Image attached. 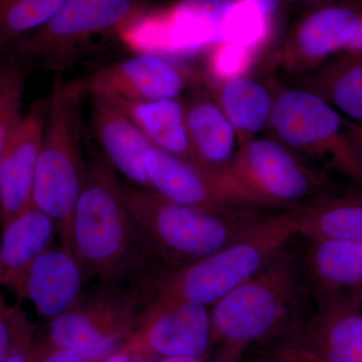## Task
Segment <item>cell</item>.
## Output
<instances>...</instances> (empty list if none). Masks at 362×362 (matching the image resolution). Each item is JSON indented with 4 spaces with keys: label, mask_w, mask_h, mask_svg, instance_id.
Wrapping results in <instances>:
<instances>
[{
    "label": "cell",
    "mask_w": 362,
    "mask_h": 362,
    "mask_svg": "<svg viewBox=\"0 0 362 362\" xmlns=\"http://www.w3.org/2000/svg\"><path fill=\"white\" fill-rule=\"evenodd\" d=\"M116 171L103 159L87 164L71 221V252L87 278L140 295L160 270L128 211Z\"/></svg>",
    "instance_id": "1"
},
{
    "label": "cell",
    "mask_w": 362,
    "mask_h": 362,
    "mask_svg": "<svg viewBox=\"0 0 362 362\" xmlns=\"http://www.w3.org/2000/svg\"><path fill=\"white\" fill-rule=\"evenodd\" d=\"M299 235L293 211L263 216L239 239L188 265L162 270L149 281L145 305L216 303L256 275Z\"/></svg>",
    "instance_id": "2"
},
{
    "label": "cell",
    "mask_w": 362,
    "mask_h": 362,
    "mask_svg": "<svg viewBox=\"0 0 362 362\" xmlns=\"http://www.w3.org/2000/svg\"><path fill=\"white\" fill-rule=\"evenodd\" d=\"M123 194L143 238L168 270L223 249L263 218L254 211L258 209L185 206L145 188L124 185Z\"/></svg>",
    "instance_id": "3"
},
{
    "label": "cell",
    "mask_w": 362,
    "mask_h": 362,
    "mask_svg": "<svg viewBox=\"0 0 362 362\" xmlns=\"http://www.w3.org/2000/svg\"><path fill=\"white\" fill-rule=\"evenodd\" d=\"M86 94L83 82L54 85L33 181V206L52 218L61 246L70 252L71 221L87 171L82 151Z\"/></svg>",
    "instance_id": "4"
},
{
    "label": "cell",
    "mask_w": 362,
    "mask_h": 362,
    "mask_svg": "<svg viewBox=\"0 0 362 362\" xmlns=\"http://www.w3.org/2000/svg\"><path fill=\"white\" fill-rule=\"evenodd\" d=\"M299 290L297 262L280 252L213 305V347L218 345L245 354L252 345L282 334L296 309Z\"/></svg>",
    "instance_id": "5"
},
{
    "label": "cell",
    "mask_w": 362,
    "mask_h": 362,
    "mask_svg": "<svg viewBox=\"0 0 362 362\" xmlns=\"http://www.w3.org/2000/svg\"><path fill=\"white\" fill-rule=\"evenodd\" d=\"M270 125L291 151L325 161L362 187V158L349 122L310 90H283L274 99Z\"/></svg>",
    "instance_id": "6"
},
{
    "label": "cell",
    "mask_w": 362,
    "mask_h": 362,
    "mask_svg": "<svg viewBox=\"0 0 362 362\" xmlns=\"http://www.w3.org/2000/svg\"><path fill=\"white\" fill-rule=\"evenodd\" d=\"M136 0H66L58 13L11 47L25 61L44 68H71L96 47V40L118 33L139 13Z\"/></svg>",
    "instance_id": "7"
},
{
    "label": "cell",
    "mask_w": 362,
    "mask_h": 362,
    "mask_svg": "<svg viewBox=\"0 0 362 362\" xmlns=\"http://www.w3.org/2000/svg\"><path fill=\"white\" fill-rule=\"evenodd\" d=\"M142 309L141 299L132 290L100 284L49 321L47 341L90 362H102L123 349Z\"/></svg>",
    "instance_id": "8"
},
{
    "label": "cell",
    "mask_w": 362,
    "mask_h": 362,
    "mask_svg": "<svg viewBox=\"0 0 362 362\" xmlns=\"http://www.w3.org/2000/svg\"><path fill=\"white\" fill-rule=\"evenodd\" d=\"M233 0H182L157 13L139 11L121 30V40L135 52L187 57L221 44Z\"/></svg>",
    "instance_id": "9"
},
{
    "label": "cell",
    "mask_w": 362,
    "mask_h": 362,
    "mask_svg": "<svg viewBox=\"0 0 362 362\" xmlns=\"http://www.w3.org/2000/svg\"><path fill=\"white\" fill-rule=\"evenodd\" d=\"M228 170L263 209L298 206L327 185L323 173L299 160L282 143L262 138L240 145Z\"/></svg>",
    "instance_id": "10"
},
{
    "label": "cell",
    "mask_w": 362,
    "mask_h": 362,
    "mask_svg": "<svg viewBox=\"0 0 362 362\" xmlns=\"http://www.w3.org/2000/svg\"><path fill=\"white\" fill-rule=\"evenodd\" d=\"M213 349L211 310L192 301L147 304L123 351L140 361L206 359Z\"/></svg>",
    "instance_id": "11"
},
{
    "label": "cell",
    "mask_w": 362,
    "mask_h": 362,
    "mask_svg": "<svg viewBox=\"0 0 362 362\" xmlns=\"http://www.w3.org/2000/svg\"><path fill=\"white\" fill-rule=\"evenodd\" d=\"M144 166L150 188L170 201L204 209H259L228 168L211 170L154 146L145 154Z\"/></svg>",
    "instance_id": "12"
},
{
    "label": "cell",
    "mask_w": 362,
    "mask_h": 362,
    "mask_svg": "<svg viewBox=\"0 0 362 362\" xmlns=\"http://www.w3.org/2000/svg\"><path fill=\"white\" fill-rule=\"evenodd\" d=\"M185 69L166 57L147 52L105 66L83 81L92 97L112 101L144 102L177 99L187 87Z\"/></svg>",
    "instance_id": "13"
},
{
    "label": "cell",
    "mask_w": 362,
    "mask_h": 362,
    "mask_svg": "<svg viewBox=\"0 0 362 362\" xmlns=\"http://www.w3.org/2000/svg\"><path fill=\"white\" fill-rule=\"evenodd\" d=\"M49 98L25 112L0 154V226L33 206V181L39 160Z\"/></svg>",
    "instance_id": "14"
},
{
    "label": "cell",
    "mask_w": 362,
    "mask_h": 362,
    "mask_svg": "<svg viewBox=\"0 0 362 362\" xmlns=\"http://www.w3.org/2000/svg\"><path fill=\"white\" fill-rule=\"evenodd\" d=\"M296 337L317 362H362L361 290L319 300Z\"/></svg>",
    "instance_id": "15"
},
{
    "label": "cell",
    "mask_w": 362,
    "mask_h": 362,
    "mask_svg": "<svg viewBox=\"0 0 362 362\" xmlns=\"http://www.w3.org/2000/svg\"><path fill=\"white\" fill-rule=\"evenodd\" d=\"M86 280L75 255L52 246L30 267L18 297L28 300L40 316L51 321L77 303L84 294Z\"/></svg>",
    "instance_id": "16"
},
{
    "label": "cell",
    "mask_w": 362,
    "mask_h": 362,
    "mask_svg": "<svg viewBox=\"0 0 362 362\" xmlns=\"http://www.w3.org/2000/svg\"><path fill=\"white\" fill-rule=\"evenodd\" d=\"M90 126L107 162L131 187L151 189L145 171V154L153 146L148 138L114 102L92 97Z\"/></svg>",
    "instance_id": "17"
},
{
    "label": "cell",
    "mask_w": 362,
    "mask_h": 362,
    "mask_svg": "<svg viewBox=\"0 0 362 362\" xmlns=\"http://www.w3.org/2000/svg\"><path fill=\"white\" fill-rule=\"evenodd\" d=\"M362 11L349 6H330L305 18L287 47V65L314 68L338 52H344L356 37Z\"/></svg>",
    "instance_id": "18"
},
{
    "label": "cell",
    "mask_w": 362,
    "mask_h": 362,
    "mask_svg": "<svg viewBox=\"0 0 362 362\" xmlns=\"http://www.w3.org/2000/svg\"><path fill=\"white\" fill-rule=\"evenodd\" d=\"M1 230L0 290L18 296L30 267L54 246L58 232L52 218L33 206L9 221Z\"/></svg>",
    "instance_id": "19"
},
{
    "label": "cell",
    "mask_w": 362,
    "mask_h": 362,
    "mask_svg": "<svg viewBox=\"0 0 362 362\" xmlns=\"http://www.w3.org/2000/svg\"><path fill=\"white\" fill-rule=\"evenodd\" d=\"M306 268L318 300L362 288V242L311 240Z\"/></svg>",
    "instance_id": "20"
},
{
    "label": "cell",
    "mask_w": 362,
    "mask_h": 362,
    "mask_svg": "<svg viewBox=\"0 0 362 362\" xmlns=\"http://www.w3.org/2000/svg\"><path fill=\"white\" fill-rule=\"evenodd\" d=\"M185 121L195 163L211 170L230 168L239 140L221 107L197 98L185 107Z\"/></svg>",
    "instance_id": "21"
},
{
    "label": "cell",
    "mask_w": 362,
    "mask_h": 362,
    "mask_svg": "<svg viewBox=\"0 0 362 362\" xmlns=\"http://www.w3.org/2000/svg\"><path fill=\"white\" fill-rule=\"evenodd\" d=\"M299 235L362 242V195H319L293 209Z\"/></svg>",
    "instance_id": "22"
},
{
    "label": "cell",
    "mask_w": 362,
    "mask_h": 362,
    "mask_svg": "<svg viewBox=\"0 0 362 362\" xmlns=\"http://www.w3.org/2000/svg\"><path fill=\"white\" fill-rule=\"evenodd\" d=\"M112 102L129 117L154 147L194 162L185 121V107L177 99Z\"/></svg>",
    "instance_id": "23"
},
{
    "label": "cell",
    "mask_w": 362,
    "mask_h": 362,
    "mask_svg": "<svg viewBox=\"0 0 362 362\" xmlns=\"http://www.w3.org/2000/svg\"><path fill=\"white\" fill-rule=\"evenodd\" d=\"M220 107L237 132L239 146L270 122L274 99L265 86L239 78L221 84Z\"/></svg>",
    "instance_id": "24"
},
{
    "label": "cell",
    "mask_w": 362,
    "mask_h": 362,
    "mask_svg": "<svg viewBox=\"0 0 362 362\" xmlns=\"http://www.w3.org/2000/svg\"><path fill=\"white\" fill-rule=\"evenodd\" d=\"M349 122L362 126V52H346L328 66L310 90Z\"/></svg>",
    "instance_id": "25"
},
{
    "label": "cell",
    "mask_w": 362,
    "mask_h": 362,
    "mask_svg": "<svg viewBox=\"0 0 362 362\" xmlns=\"http://www.w3.org/2000/svg\"><path fill=\"white\" fill-rule=\"evenodd\" d=\"M66 0H0V52L37 32Z\"/></svg>",
    "instance_id": "26"
},
{
    "label": "cell",
    "mask_w": 362,
    "mask_h": 362,
    "mask_svg": "<svg viewBox=\"0 0 362 362\" xmlns=\"http://www.w3.org/2000/svg\"><path fill=\"white\" fill-rule=\"evenodd\" d=\"M28 64L14 54L0 63V154L9 134L25 115Z\"/></svg>",
    "instance_id": "27"
},
{
    "label": "cell",
    "mask_w": 362,
    "mask_h": 362,
    "mask_svg": "<svg viewBox=\"0 0 362 362\" xmlns=\"http://www.w3.org/2000/svg\"><path fill=\"white\" fill-rule=\"evenodd\" d=\"M252 2L233 0L223 25V42L258 52L270 33V21Z\"/></svg>",
    "instance_id": "28"
},
{
    "label": "cell",
    "mask_w": 362,
    "mask_h": 362,
    "mask_svg": "<svg viewBox=\"0 0 362 362\" xmlns=\"http://www.w3.org/2000/svg\"><path fill=\"white\" fill-rule=\"evenodd\" d=\"M35 326L18 304L0 293V361L35 339Z\"/></svg>",
    "instance_id": "29"
},
{
    "label": "cell",
    "mask_w": 362,
    "mask_h": 362,
    "mask_svg": "<svg viewBox=\"0 0 362 362\" xmlns=\"http://www.w3.org/2000/svg\"><path fill=\"white\" fill-rule=\"evenodd\" d=\"M257 52L232 42L214 45L209 54L207 71L213 80L223 84L244 77L254 63Z\"/></svg>",
    "instance_id": "30"
},
{
    "label": "cell",
    "mask_w": 362,
    "mask_h": 362,
    "mask_svg": "<svg viewBox=\"0 0 362 362\" xmlns=\"http://www.w3.org/2000/svg\"><path fill=\"white\" fill-rule=\"evenodd\" d=\"M266 357L270 362H317L296 335L286 337L284 341L278 343Z\"/></svg>",
    "instance_id": "31"
},
{
    "label": "cell",
    "mask_w": 362,
    "mask_h": 362,
    "mask_svg": "<svg viewBox=\"0 0 362 362\" xmlns=\"http://www.w3.org/2000/svg\"><path fill=\"white\" fill-rule=\"evenodd\" d=\"M35 362H90L71 350L62 349L47 341L37 342Z\"/></svg>",
    "instance_id": "32"
},
{
    "label": "cell",
    "mask_w": 362,
    "mask_h": 362,
    "mask_svg": "<svg viewBox=\"0 0 362 362\" xmlns=\"http://www.w3.org/2000/svg\"><path fill=\"white\" fill-rule=\"evenodd\" d=\"M37 340L25 347L16 350L0 362H35V352L37 346Z\"/></svg>",
    "instance_id": "33"
},
{
    "label": "cell",
    "mask_w": 362,
    "mask_h": 362,
    "mask_svg": "<svg viewBox=\"0 0 362 362\" xmlns=\"http://www.w3.org/2000/svg\"><path fill=\"white\" fill-rule=\"evenodd\" d=\"M244 354L235 350L218 347L214 356H209L204 362H242Z\"/></svg>",
    "instance_id": "34"
},
{
    "label": "cell",
    "mask_w": 362,
    "mask_h": 362,
    "mask_svg": "<svg viewBox=\"0 0 362 362\" xmlns=\"http://www.w3.org/2000/svg\"><path fill=\"white\" fill-rule=\"evenodd\" d=\"M247 1L252 2L255 6H258L262 13L270 18L272 14L277 11L282 0H247Z\"/></svg>",
    "instance_id": "35"
},
{
    "label": "cell",
    "mask_w": 362,
    "mask_h": 362,
    "mask_svg": "<svg viewBox=\"0 0 362 362\" xmlns=\"http://www.w3.org/2000/svg\"><path fill=\"white\" fill-rule=\"evenodd\" d=\"M347 122H349V134L351 136L354 144L356 145L362 158V126L349 122V120H347Z\"/></svg>",
    "instance_id": "36"
},
{
    "label": "cell",
    "mask_w": 362,
    "mask_h": 362,
    "mask_svg": "<svg viewBox=\"0 0 362 362\" xmlns=\"http://www.w3.org/2000/svg\"><path fill=\"white\" fill-rule=\"evenodd\" d=\"M344 52H351V54H354V52H362V14L361 25H359L356 37H354V39L347 45L346 49H344Z\"/></svg>",
    "instance_id": "37"
},
{
    "label": "cell",
    "mask_w": 362,
    "mask_h": 362,
    "mask_svg": "<svg viewBox=\"0 0 362 362\" xmlns=\"http://www.w3.org/2000/svg\"><path fill=\"white\" fill-rule=\"evenodd\" d=\"M102 362H146L140 361L136 357L131 356L130 354H126L123 350H119L116 354H112L111 356L107 357Z\"/></svg>",
    "instance_id": "38"
},
{
    "label": "cell",
    "mask_w": 362,
    "mask_h": 362,
    "mask_svg": "<svg viewBox=\"0 0 362 362\" xmlns=\"http://www.w3.org/2000/svg\"><path fill=\"white\" fill-rule=\"evenodd\" d=\"M206 359L187 358V357H175V358L161 359L156 362H204Z\"/></svg>",
    "instance_id": "39"
},
{
    "label": "cell",
    "mask_w": 362,
    "mask_h": 362,
    "mask_svg": "<svg viewBox=\"0 0 362 362\" xmlns=\"http://www.w3.org/2000/svg\"><path fill=\"white\" fill-rule=\"evenodd\" d=\"M246 362H270L268 361V358H267L265 356H254L252 357L251 359H249V361Z\"/></svg>",
    "instance_id": "40"
},
{
    "label": "cell",
    "mask_w": 362,
    "mask_h": 362,
    "mask_svg": "<svg viewBox=\"0 0 362 362\" xmlns=\"http://www.w3.org/2000/svg\"><path fill=\"white\" fill-rule=\"evenodd\" d=\"M296 1H313V0H296Z\"/></svg>",
    "instance_id": "41"
},
{
    "label": "cell",
    "mask_w": 362,
    "mask_h": 362,
    "mask_svg": "<svg viewBox=\"0 0 362 362\" xmlns=\"http://www.w3.org/2000/svg\"><path fill=\"white\" fill-rule=\"evenodd\" d=\"M361 297H362V288H361Z\"/></svg>",
    "instance_id": "42"
}]
</instances>
